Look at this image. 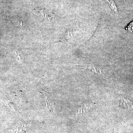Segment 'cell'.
<instances>
[{"mask_svg": "<svg viewBox=\"0 0 133 133\" xmlns=\"http://www.w3.org/2000/svg\"><path fill=\"white\" fill-rule=\"evenodd\" d=\"M44 96H45V103H46V106L48 111L52 112L53 111V106L52 102L51 101L49 98V94L45 92H44Z\"/></svg>", "mask_w": 133, "mask_h": 133, "instance_id": "1", "label": "cell"}, {"mask_svg": "<svg viewBox=\"0 0 133 133\" xmlns=\"http://www.w3.org/2000/svg\"><path fill=\"white\" fill-rule=\"evenodd\" d=\"M121 101V105L124 108L129 109L133 107L132 104L131 103V101L128 100L126 99H122Z\"/></svg>", "mask_w": 133, "mask_h": 133, "instance_id": "2", "label": "cell"}, {"mask_svg": "<svg viewBox=\"0 0 133 133\" xmlns=\"http://www.w3.org/2000/svg\"><path fill=\"white\" fill-rule=\"evenodd\" d=\"M107 1L109 4V6L111 9L115 13H118V8L116 7V4L114 1L113 0H107Z\"/></svg>", "mask_w": 133, "mask_h": 133, "instance_id": "3", "label": "cell"}, {"mask_svg": "<svg viewBox=\"0 0 133 133\" xmlns=\"http://www.w3.org/2000/svg\"><path fill=\"white\" fill-rule=\"evenodd\" d=\"M126 30H128L129 32L133 33V21L130 23L125 28Z\"/></svg>", "mask_w": 133, "mask_h": 133, "instance_id": "4", "label": "cell"}, {"mask_svg": "<svg viewBox=\"0 0 133 133\" xmlns=\"http://www.w3.org/2000/svg\"><path fill=\"white\" fill-rule=\"evenodd\" d=\"M8 105L9 106V107L10 108L13 109V110H14V111H16V109L15 105L12 102H10L9 101H8Z\"/></svg>", "mask_w": 133, "mask_h": 133, "instance_id": "5", "label": "cell"}, {"mask_svg": "<svg viewBox=\"0 0 133 133\" xmlns=\"http://www.w3.org/2000/svg\"><path fill=\"white\" fill-rule=\"evenodd\" d=\"M15 54L16 55V57L17 60L18 61V62H19V63H21L22 62V59L21 58V57L18 55V54H17V52H15Z\"/></svg>", "mask_w": 133, "mask_h": 133, "instance_id": "6", "label": "cell"}, {"mask_svg": "<svg viewBox=\"0 0 133 133\" xmlns=\"http://www.w3.org/2000/svg\"><path fill=\"white\" fill-rule=\"evenodd\" d=\"M17 95L18 96V97L19 98V99L21 101H22V94L21 92V91H17Z\"/></svg>", "mask_w": 133, "mask_h": 133, "instance_id": "7", "label": "cell"}]
</instances>
